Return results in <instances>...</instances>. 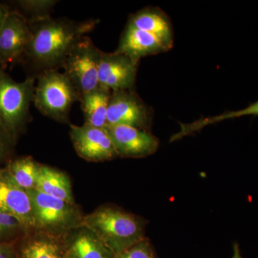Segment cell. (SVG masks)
I'll return each instance as SVG.
<instances>
[{
	"mask_svg": "<svg viewBox=\"0 0 258 258\" xmlns=\"http://www.w3.org/2000/svg\"><path fill=\"white\" fill-rule=\"evenodd\" d=\"M98 23L96 19L76 21L51 16L29 21L31 40L24 55L39 71L38 75L58 70L71 49Z\"/></svg>",
	"mask_w": 258,
	"mask_h": 258,
	"instance_id": "cell-1",
	"label": "cell"
},
{
	"mask_svg": "<svg viewBox=\"0 0 258 258\" xmlns=\"http://www.w3.org/2000/svg\"><path fill=\"white\" fill-rule=\"evenodd\" d=\"M145 220L113 206L83 217L81 227L93 232L116 255L145 239Z\"/></svg>",
	"mask_w": 258,
	"mask_h": 258,
	"instance_id": "cell-2",
	"label": "cell"
},
{
	"mask_svg": "<svg viewBox=\"0 0 258 258\" xmlns=\"http://www.w3.org/2000/svg\"><path fill=\"white\" fill-rule=\"evenodd\" d=\"M36 77L17 82L0 67V122L12 139L28 123Z\"/></svg>",
	"mask_w": 258,
	"mask_h": 258,
	"instance_id": "cell-3",
	"label": "cell"
},
{
	"mask_svg": "<svg viewBox=\"0 0 258 258\" xmlns=\"http://www.w3.org/2000/svg\"><path fill=\"white\" fill-rule=\"evenodd\" d=\"M33 102L44 115L61 122L69 120L71 107L81 95L69 78L58 70H49L37 75Z\"/></svg>",
	"mask_w": 258,
	"mask_h": 258,
	"instance_id": "cell-4",
	"label": "cell"
},
{
	"mask_svg": "<svg viewBox=\"0 0 258 258\" xmlns=\"http://www.w3.org/2000/svg\"><path fill=\"white\" fill-rule=\"evenodd\" d=\"M103 51L85 36L66 56L61 68L81 96L99 88L98 69Z\"/></svg>",
	"mask_w": 258,
	"mask_h": 258,
	"instance_id": "cell-5",
	"label": "cell"
},
{
	"mask_svg": "<svg viewBox=\"0 0 258 258\" xmlns=\"http://www.w3.org/2000/svg\"><path fill=\"white\" fill-rule=\"evenodd\" d=\"M35 227L48 232H63L81 227L83 217L74 205L37 189L28 190Z\"/></svg>",
	"mask_w": 258,
	"mask_h": 258,
	"instance_id": "cell-6",
	"label": "cell"
},
{
	"mask_svg": "<svg viewBox=\"0 0 258 258\" xmlns=\"http://www.w3.org/2000/svg\"><path fill=\"white\" fill-rule=\"evenodd\" d=\"M71 137L79 157L88 161H104L118 157L114 144L106 129L87 124H71Z\"/></svg>",
	"mask_w": 258,
	"mask_h": 258,
	"instance_id": "cell-7",
	"label": "cell"
},
{
	"mask_svg": "<svg viewBox=\"0 0 258 258\" xmlns=\"http://www.w3.org/2000/svg\"><path fill=\"white\" fill-rule=\"evenodd\" d=\"M138 62L139 60L116 51L113 53L102 52L98 69L99 87L111 92L132 90Z\"/></svg>",
	"mask_w": 258,
	"mask_h": 258,
	"instance_id": "cell-8",
	"label": "cell"
},
{
	"mask_svg": "<svg viewBox=\"0 0 258 258\" xmlns=\"http://www.w3.org/2000/svg\"><path fill=\"white\" fill-rule=\"evenodd\" d=\"M31 40L28 19L18 10H10L0 28V64L18 60Z\"/></svg>",
	"mask_w": 258,
	"mask_h": 258,
	"instance_id": "cell-9",
	"label": "cell"
},
{
	"mask_svg": "<svg viewBox=\"0 0 258 258\" xmlns=\"http://www.w3.org/2000/svg\"><path fill=\"white\" fill-rule=\"evenodd\" d=\"M105 129L114 144L118 157H148L159 148V140L144 129L127 125H107Z\"/></svg>",
	"mask_w": 258,
	"mask_h": 258,
	"instance_id": "cell-10",
	"label": "cell"
},
{
	"mask_svg": "<svg viewBox=\"0 0 258 258\" xmlns=\"http://www.w3.org/2000/svg\"><path fill=\"white\" fill-rule=\"evenodd\" d=\"M149 113L142 100L132 90L111 92L107 111V125H127L144 129Z\"/></svg>",
	"mask_w": 258,
	"mask_h": 258,
	"instance_id": "cell-11",
	"label": "cell"
},
{
	"mask_svg": "<svg viewBox=\"0 0 258 258\" xmlns=\"http://www.w3.org/2000/svg\"><path fill=\"white\" fill-rule=\"evenodd\" d=\"M0 211L14 217L25 228H35L30 195L15 184L6 169L0 170Z\"/></svg>",
	"mask_w": 258,
	"mask_h": 258,
	"instance_id": "cell-12",
	"label": "cell"
},
{
	"mask_svg": "<svg viewBox=\"0 0 258 258\" xmlns=\"http://www.w3.org/2000/svg\"><path fill=\"white\" fill-rule=\"evenodd\" d=\"M169 47L162 40L149 32L127 25L116 52L139 60L144 56L154 55Z\"/></svg>",
	"mask_w": 258,
	"mask_h": 258,
	"instance_id": "cell-13",
	"label": "cell"
},
{
	"mask_svg": "<svg viewBox=\"0 0 258 258\" xmlns=\"http://www.w3.org/2000/svg\"><path fill=\"white\" fill-rule=\"evenodd\" d=\"M35 189L52 198H58L74 205L69 178L62 171L53 168L40 165Z\"/></svg>",
	"mask_w": 258,
	"mask_h": 258,
	"instance_id": "cell-14",
	"label": "cell"
},
{
	"mask_svg": "<svg viewBox=\"0 0 258 258\" xmlns=\"http://www.w3.org/2000/svg\"><path fill=\"white\" fill-rule=\"evenodd\" d=\"M82 228L73 237L66 258H115V254L93 232Z\"/></svg>",
	"mask_w": 258,
	"mask_h": 258,
	"instance_id": "cell-15",
	"label": "cell"
},
{
	"mask_svg": "<svg viewBox=\"0 0 258 258\" xmlns=\"http://www.w3.org/2000/svg\"><path fill=\"white\" fill-rule=\"evenodd\" d=\"M111 91L98 88L81 96L80 101L85 117V124L104 128L107 125V111Z\"/></svg>",
	"mask_w": 258,
	"mask_h": 258,
	"instance_id": "cell-16",
	"label": "cell"
},
{
	"mask_svg": "<svg viewBox=\"0 0 258 258\" xmlns=\"http://www.w3.org/2000/svg\"><path fill=\"white\" fill-rule=\"evenodd\" d=\"M129 25L155 35L170 48L172 45V31L165 15L154 9H145L134 15Z\"/></svg>",
	"mask_w": 258,
	"mask_h": 258,
	"instance_id": "cell-17",
	"label": "cell"
},
{
	"mask_svg": "<svg viewBox=\"0 0 258 258\" xmlns=\"http://www.w3.org/2000/svg\"><path fill=\"white\" fill-rule=\"evenodd\" d=\"M40 164L31 157H23L12 161L6 169L10 178L22 189H35Z\"/></svg>",
	"mask_w": 258,
	"mask_h": 258,
	"instance_id": "cell-18",
	"label": "cell"
},
{
	"mask_svg": "<svg viewBox=\"0 0 258 258\" xmlns=\"http://www.w3.org/2000/svg\"><path fill=\"white\" fill-rule=\"evenodd\" d=\"M58 244L47 239L30 241L22 252L21 258H60Z\"/></svg>",
	"mask_w": 258,
	"mask_h": 258,
	"instance_id": "cell-19",
	"label": "cell"
},
{
	"mask_svg": "<svg viewBox=\"0 0 258 258\" xmlns=\"http://www.w3.org/2000/svg\"><path fill=\"white\" fill-rule=\"evenodd\" d=\"M18 4L25 14L29 15L28 21L50 16L51 10L57 4L53 0H25Z\"/></svg>",
	"mask_w": 258,
	"mask_h": 258,
	"instance_id": "cell-20",
	"label": "cell"
},
{
	"mask_svg": "<svg viewBox=\"0 0 258 258\" xmlns=\"http://www.w3.org/2000/svg\"><path fill=\"white\" fill-rule=\"evenodd\" d=\"M115 258H158V256L150 241L145 238L116 254Z\"/></svg>",
	"mask_w": 258,
	"mask_h": 258,
	"instance_id": "cell-21",
	"label": "cell"
},
{
	"mask_svg": "<svg viewBox=\"0 0 258 258\" xmlns=\"http://www.w3.org/2000/svg\"><path fill=\"white\" fill-rule=\"evenodd\" d=\"M25 229V226L14 217L0 211V239L11 237Z\"/></svg>",
	"mask_w": 258,
	"mask_h": 258,
	"instance_id": "cell-22",
	"label": "cell"
},
{
	"mask_svg": "<svg viewBox=\"0 0 258 258\" xmlns=\"http://www.w3.org/2000/svg\"><path fill=\"white\" fill-rule=\"evenodd\" d=\"M8 132L0 122V161L4 158L8 150V143L12 140Z\"/></svg>",
	"mask_w": 258,
	"mask_h": 258,
	"instance_id": "cell-23",
	"label": "cell"
},
{
	"mask_svg": "<svg viewBox=\"0 0 258 258\" xmlns=\"http://www.w3.org/2000/svg\"><path fill=\"white\" fill-rule=\"evenodd\" d=\"M0 258H16L13 246L0 242Z\"/></svg>",
	"mask_w": 258,
	"mask_h": 258,
	"instance_id": "cell-24",
	"label": "cell"
},
{
	"mask_svg": "<svg viewBox=\"0 0 258 258\" xmlns=\"http://www.w3.org/2000/svg\"><path fill=\"white\" fill-rule=\"evenodd\" d=\"M10 11V8L7 5L1 4L0 3V28L3 25L5 17L8 15V12Z\"/></svg>",
	"mask_w": 258,
	"mask_h": 258,
	"instance_id": "cell-25",
	"label": "cell"
},
{
	"mask_svg": "<svg viewBox=\"0 0 258 258\" xmlns=\"http://www.w3.org/2000/svg\"><path fill=\"white\" fill-rule=\"evenodd\" d=\"M231 258H243L241 254L240 247L238 243L235 242L233 244V254Z\"/></svg>",
	"mask_w": 258,
	"mask_h": 258,
	"instance_id": "cell-26",
	"label": "cell"
}]
</instances>
